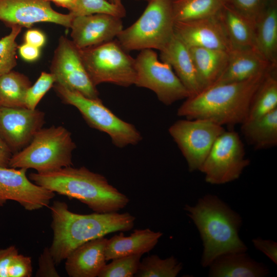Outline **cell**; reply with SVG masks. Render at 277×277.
<instances>
[{"label":"cell","instance_id":"1","mask_svg":"<svg viewBox=\"0 0 277 277\" xmlns=\"http://www.w3.org/2000/svg\"><path fill=\"white\" fill-rule=\"evenodd\" d=\"M50 209L53 238L49 249L56 265L88 241L110 233L131 230L135 220L129 212L78 214L70 211L66 203L59 201H54Z\"/></svg>","mask_w":277,"mask_h":277},{"label":"cell","instance_id":"2","mask_svg":"<svg viewBox=\"0 0 277 277\" xmlns=\"http://www.w3.org/2000/svg\"><path fill=\"white\" fill-rule=\"evenodd\" d=\"M270 69L245 81L212 85L186 98L177 114L222 126L241 125L247 120L254 93Z\"/></svg>","mask_w":277,"mask_h":277},{"label":"cell","instance_id":"3","mask_svg":"<svg viewBox=\"0 0 277 277\" xmlns=\"http://www.w3.org/2000/svg\"><path fill=\"white\" fill-rule=\"evenodd\" d=\"M184 210L196 227L203 242L201 264L208 267L218 256L227 253L246 252L239 235L240 215L217 196L208 194Z\"/></svg>","mask_w":277,"mask_h":277},{"label":"cell","instance_id":"4","mask_svg":"<svg viewBox=\"0 0 277 277\" xmlns=\"http://www.w3.org/2000/svg\"><path fill=\"white\" fill-rule=\"evenodd\" d=\"M29 179L54 193L75 199L95 212H117L129 202L107 179L83 166H68L45 173H31Z\"/></svg>","mask_w":277,"mask_h":277},{"label":"cell","instance_id":"5","mask_svg":"<svg viewBox=\"0 0 277 277\" xmlns=\"http://www.w3.org/2000/svg\"><path fill=\"white\" fill-rule=\"evenodd\" d=\"M76 148L71 133L62 126L42 128L30 143L12 155L9 167L35 169L37 173L71 166Z\"/></svg>","mask_w":277,"mask_h":277},{"label":"cell","instance_id":"6","mask_svg":"<svg viewBox=\"0 0 277 277\" xmlns=\"http://www.w3.org/2000/svg\"><path fill=\"white\" fill-rule=\"evenodd\" d=\"M141 16L116 39L126 51L163 50L174 35L172 0H150Z\"/></svg>","mask_w":277,"mask_h":277},{"label":"cell","instance_id":"7","mask_svg":"<svg viewBox=\"0 0 277 277\" xmlns=\"http://www.w3.org/2000/svg\"><path fill=\"white\" fill-rule=\"evenodd\" d=\"M53 87L64 103L77 108L90 127L107 134L116 147L124 148L141 141V134L135 126L115 115L100 98L87 97L59 84H54Z\"/></svg>","mask_w":277,"mask_h":277},{"label":"cell","instance_id":"8","mask_svg":"<svg viewBox=\"0 0 277 277\" xmlns=\"http://www.w3.org/2000/svg\"><path fill=\"white\" fill-rule=\"evenodd\" d=\"M80 52L86 70L95 86L104 83L123 87L134 85L135 58L128 53L117 39L80 49Z\"/></svg>","mask_w":277,"mask_h":277},{"label":"cell","instance_id":"9","mask_svg":"<svg viewBox=\"0 0 277 277\" xmlns=\"http://www.w3.org/2000/svg\"><path fill=\"white\" fill-rule=\"evenodd\" d=\"M249 164L239 134L225 130L214 142L200 171L207 183L221 185L238 179Z\"/></svg>","mask_w":277,"mask_h":277},{"label":"cell","instance_id":"10","mask_svg":"<svg viewBox=\"0 0 277 277\" xmlns=\"http://www.w3.org/2000/svg\"><path fill=\"white\" fill-rule=\"evenodd\" d=\"M136 86L153 91L159 100L169 106L186 99L190 93L168 64L160 61L153 49H144L135 58Z\"/></svg>","mask_w":277,"mask_h":277},{"label":"cell","instance_id":"11","mask_svg":"<svg viewBox=\"0 0 277 277\" xmlns=\"http://www.w3.org/2000/svg\"><path fill=\"white\" fill-rule=\"evenodd\" d=\"M225 130L222 126L198 118L178 120L168 129L190 172L200 171L214 142Z\"/></svg>","mask_w":277,"mask_h":277},{"label":"cell","instance_id":"12","mask_svg":"<svg viewBox=\"0 0 277 277\" xmlns=\"http://www.w3.org/2000/svg\"><path fill=\"white\" fill-rule=\"evenodd\" d=\"M55 83L74 90L84 96L99 99V93L86 70L80 49L72 40L61 36L50 66Z\"/></svg>","mask_w":277,"mask_h":277},{"label":"cell","instance_id":"13","mask_svg":"<svg viewBox=\"0 0 277 277\" xmlns=\"http://www.w3.org/2000/svg\"><path fill=\"white\" fill-rule=\"evenodd\" d=\"M0 166V207L10 200L33 211L47 207L55 193L33 183L26 168Z\"/></svg>","mask_w":277,"mask_h":277},{"label":"cell","instance_id":"14","mask_svg":"<svg viewBox=\"0 0 277 277\" xmlns=\"http://www.w3.org/2000/svg\"><path fill=\"white\" fill-rule=\"evenodd\" d=\"M74 17L70 13L56 12L46 0H0V21L10 27L49 22L70 28Z\"/></svg>","mask_w":277,"mask_h":277},{"label":"cell","instance_id":"15","mask_svg":"<svg viewBox=\"0 0 277 277\" xmlns=\"http://www.w3.org/2000/svg\"><path fill=\"white\" fill-rule=\"evenodd\" d=\"M44 123L38 109L0 107V136L12 153L27 146Z\"/></svg>","mask_w":277,"mask_h":277},{"label":"cell","instance_id":"16","mask_svg":"<svg viewBox=\"0 0 277 277\" xmlns=\"http://www.w3.org/2000/svg\"><path fill=\"white\" fill-rule=\"evenodd\" d=\"M70 28L71 40L80 49L112 41L124 29L122 18L106 13L75 16Z\"/></svg>","mask_w":277,"mask_h":277},{"label":"cell","instance_id":"17","mask_svg":"<svg viewBox=\"0 0 277 277\" xmlns=\"http://www.w3.org/2000/svg\"><path fill=\"white\" fill-rule=\"evenodd\" d=\"M174 31L188 48L199 47L227 51L232 49L216 15L189 21L174 22Z\"/></svg>","mask_w":277,"mask_h":277},{"label":"cell","instance_id":"18","mask_svg":"<svg viewBox=\"0 0 277 277\" xmlns=\"http://www.w3.org/2000/svg\"><path fill=\"white\" fill-rule=\"evenodd\" d=\"M104 236L88 241L76 248L65 259L70 277H96L106 264Z\"/></svg>","mask_w":277,"mask_h":277},{"label":"cell","instance_id":"19","mask_svg":"<svg viewBox=\"0 0 277 277\" xmlns=\"http://www.w3.org/2000/svg\"><path fill=\"white\" fill-rule=\"evenodd\" d=\"M274 66H277L269 64L253 48H232L225 70L212 85L245 81Z\"/></svg>","mask_w":277,"mask_h":277},{"label":"cell","instance_id":"20","mask_svg":"<svg viewBox=\"0 0 277 277\" xmlns=\"http://www.w3.org/2000/svg\"><path fill=\"white\" fill-rule=\"evenodd\" d=\"M160 57L161 61L171 66L190 96L201 91L189 48L175 34L169 44L161 51Z\"/></svg>","mask_w":277,"mask_h":277},{"label":"cell","instance_id":"21","mask_svg":"<svg viewBox=\"0 0 277 277\" xmlns=\"http://www.w3.org/2000/svg\"><path fill=\"white\" fill-rule=\"evenodd\" d=\"M163 235L160 231L149 228L135 229L130 236L121 232L108 239L105 248L107 261L115 258L149 252L157 244Z\"/></svg>","mask_w":277,"mask_h":277},{"label":"cell","instance_id":"22","mask_svg":"<svg viewBox=\"0 0 277 277\" xmlns=\"http://www.w3.org/2000/svg\"><path fill=\"white\" fill-rule=\"evenodd\" d=\"M210 277H264L269 270L246 252H231L216 258L209 266Z\"/></svg>","mask_w":277,"mask_h":277},{"label":"cell","instance_id":"23","mask_svg":"<svg viewBox=\"0 0 277 277\" xmlns=\"http://www.w3.org/2000/svg\"><path fill=\"white\" fill-rule=\"evenodd\" d=\"M254 49L267 62L277 66V1L272 0L254 24Z\"/></svg>","mask_w":277,"mask_h":277},{"label":"cell","instance_id":"24","mask_svg":"<svg viewBox=\"0 0 277 277\" xmlns=\"http://www.w3.org/2000/svg\"><path fill=\"white\" fill-rule=\"evenodd\" d=\"M201 91L212 86L227 65L229 51L199 47L189 48Z\"/></svg>","mask_w":277,"mask_h":277},{"label":"cell","instance_id":"25","mask_svg":"<svg viewBox=\"0 0 277 277\" xmlns=\"http://www.w3.org/2000/svg\"><path fill=\"white\" fill-rule=\"evenodd\" d=\"M232 48L254 49V24L223 5L216 14Z\"/></svg>","mask_w":277,"mask_h":277},{"label":"cell","instance_id":"26","mask_svg":"<svg viewBox=\"0 0 277 277\" xmlns=\"http://www.w3.org/2000/svg\"><path fill=\"white\" fill-rule=\"evenodd\" d=\"M241 132L247 143L256 150L277 145V108L241 124Z\"/></svg>","mask_w":277,"mask_h":277},{"label":"cell","instance_id":"27","mask_svg":"<svg viewBox=\"0 0 277 277\" xmlns=\"http://www.w3.org/2000/svg\"><path fill=\"white\" fill-rule=\"evenodd\" d=\"M276 67L269 70L256 90L246 121L258 118L277 108Z\"/></svg>","mask_w":277,"mask_h":277},{"label":"cell","instance_id":"28","mask_svg":"<svg viewBox=\"0 0 277 277\" xmlns=\"http://www.w3.org/2000/svg\"><path fill=\"white\" fill-rule=\"evenodd\" d=\"M31 82L25 75L11 71L0 76V107L26 108V92Z\"/></svg>","mask_w":277,"mask_h":277},{"label":"cell","instance_id":"29","mask_svg":"<svg viewBox=\"0 0 277 277\" xmlns=\"http://www.w3.org/2000/svg\"><path fill=\"white\" fill-rule=\"evenodd\" d=\"M222 6V0H174L172 11L174 22H184L214 16Z\"/></svg>","mask_w":277,"mask_h":277},{"label":"cell","instance_id":"30","mask_svg":"<svg viewBox=\"0 0 277 277\" xmlns=\"http://www.w3.org/2000/svg\"><path fill=\"white\" fill-rule=\"evenodd\" d=\"M182 264L173 256L165 259L157 255L145 258L140 262L135 276L137 277H175L182 269Z\"/></svg>","mask_w":277,"mask_h":277},{"label":"cell","instance_id":"31","mask_svg":"<svg viewBox=\"0 0 277 277\" xmlns=\"http://www.w3.org/2000/svg\"><path fill=\"white\" fill-rule=\"evenodd\" d=\"M74 16L95 13H106L123 18L126 11L123 5H116L107 0H77L74 10L71 13Z\"/></svg>","mask_w":277,"mask_h":277},{"label":"cell","instance_id":"32","mask_svg":"<svg viewBox=\"0 0 277 277\" xmlns=\"http://www.w3.org/2000/svg\"><path fill=\"white\" fill-rule=\"evenodd\" d=\"M10 33L0 39V76L12 71L16 64L18 45L16 38L22 27L14 25Z\"/></svg>","mask_w":277,"mask_h":277},{"label":"cell","instance_id":"33","mask_svg":"<svg viewBox=\"0 0 277 277\" xmlns=\"http://www.w3.org/2000/svg\"><path fill=\"white\" fill-rule=\"evenodd\" d=\"M142 255L136 254L114 259L106 264L98 277H132L137 272Z\"/></svg>","mask_w":277,"mask_h":277},{"label":"cell","instance_id":"34","mask_svg":"<svg viewBox=\"0 0 277 277\" xmlns=\"http://www.w3.org/2000/svg\"><path fill=\"white\" fill-rule=\"evenodd\" d=\"M223 5L236 12L254 24L272 0H222Z\"/></svg>","mask_w":277,"mask_h":277},{"label":"cell","instance_id":"35","mask_svg":"<svg viewBox=\"0 0 277 277\" xmlns=\"http://www.w3.org/2000/svg\"><path fill=\"white\" fill-rule=\"evenodd\" d=\"M55 78L51 73L42 72L36 82L28 89L25 97L26 108L35 109L45 94L54 85Z\"/></svg>","mask_w":277,"mask_h":277},{"label":"cell","instance_id":"36","mask_svg":"<svg viewBox=\"0 0 277 277\" xmlns=\"http://www.w3.org/2000/svg\"><path fill=\"white\" fill-rule=\"evenodd\" d=\"M55 265L49 248H45L38 258V268L36 276H60L56 270Z\"/></svg>","mask_w":277,"mask_h":277},{"label":"cell","instance_id":"37","mask_svg":"<svg viewBox=\"0 0 277 277\" xmlns=\"http://www.w3.org/2000/svg\"><path fill=\"white\" fill-rule=\"evenodd\" d=\"M32 271L31 258L18 253L8 272V277H30Z\"/></svg>","mask_w":277,"mask_h":277},{"label":"cell","instance_id":"38","mask_svg":"<svg viewBox=\"0 0 277 277\" xmlns=\"http://www.w3.org/2000/svg\"><path fill=\"white\" fill-rule=\"evenodd\" d=\"M18 253L15 246L0 249V277H8V272Z\"/></svg>","mask_w":277,"mask_h":277},{"label":"cell","instance_id":"39","mask_svg":"<svg viewBox=\"0 0 277 277\" xmlns=\"http://www.w3.org/2000/svg\"><path fill=\"white\" fill-rule=\"evenodd\" d=\"M254 247L265 254L273 263L277 264V243L270 240L256 238L252 240Z\"/></svg>","mask_w":277,"mask_h":277},{"label":"cell","instance_id":"40","mask_svg":"<svg viewBox=\"0 0 277 277\" xmlns=\"http://www.w3.org/2000/svg\"><path fill=\"white\" fill-rule=\"evenodd\" d=\"M24 39L26 43L39 48L44 45L46 41L43 33L36 29L28 30L25 34Z\"/></svg>","mask_w":277,"mask_h":277},{"label":"cell","instance_id":"41","mask_svg":"<svg viewBox=\"0 0 277 277\" xmlns=\"http://www.w3.org/2000/svg\"><path fill=\"white\" fill-rule=\"evenodd\" d=\"M20 56L27 61H33L38 58L40 55L39 48L25 43L18 47Z\"/></svg>","mask_w":277,"mask_h":277},{"label":"cell","instance_id":"42","mask_svg":"<svg viewBox=\"0 0 277 277\" xmlns=\"http://www.w3.org/2000/svg\"><path fill=\"white\" fill-rule=\"evenodd\" d=\"M12 155L11 150L0 136V166L9 167Z\"/></svg>","mask_w":277,"mask_h":277},{"label":"cell","instance_id":"43","mask_svg":"<svg viewBox=\"0 0 277 277\" xmlns=\"http://www.w3.org/2000/svg\"><path fill=\"white\" fill-rule=\"evenodd\" d=\"M49 2H52L59 7H62L69 10V13L72 12L75 9L77 0H46Z\"/></svg>","mask_w":277,"mask_h":277},{"label":"cell","instance_id":"44","mask_svg":"<svg viewBox=\"0 0 277 277\" xmlns=\"http://www.w3.org/2000/svg\"><path fill=\"white\" fill-rule=\"evenodd\" d=\"M109 1L114 4L116 5H123L122 2V0H109Z\"/></svg>","mask_w":277,"mask_h":277},{"label":"cell","instance_id":"45","mask_svg":"<svg viewBox=\"0 0 277 277\" xmlns=\"http://www.w3.org/2000/svg\"><path fill=\"white\" fill-rule=\"evenodd\" d=\"M136 1H145L148 2L150 0H136Z\"/></svg>","mask_w":277,"mask_h":277},{"label":"cell","instance_id":"46","mask_svg":"<svg viewBox=\"0 0 277 277\" xmlns=\"http://www.w3.org/2000/svg\"><path fill=\"white\" fill-rule=\"evenodd\" d=\"M172 1H174V0H172Z\"/></svg>","mask_w":277,"mask_h":277}]
</instances>
